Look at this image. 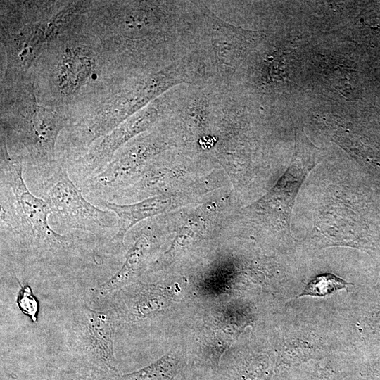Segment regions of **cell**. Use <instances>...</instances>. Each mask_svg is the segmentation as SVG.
I'll return each instance as SVG.
<instances>
[{
  "instance_id": "4",
  "label": "cell",
  "mask_w": 380,
  "mask_h": 380,
  "mask_svg": "<svg viewBox=\"0 0 380 380\" xmlns=\"http://www.w3.org/2000/svg\"><path fill=\"white\" fill-rule=\"evenodd\" d=\"M260 32L234 26L205 6L198 53L209 80L229 84L241 63L261 39Z\"/></svg>"
},
{
  "instance_id": "11",
  "label": "cell",
  "mask_w": 380,
  "mask_h": 380,
  "mask_svg": "<svg viewBox=\"0 0 380 380\" xmlns=\"http://www.w3.org/2000/svg\"><path fill=\"white\" fill-rule=\"evenodd\" d=\"M95 58L87 48L66 50L57 70V84L62 92L70 94L77 90L93 73Z\"/></svg>"
},
{
  "instance_id": "6",
  "label": "cell",
  "mask_w": 380,
  "mask_h": 380,
  "mask_svg": "<svg viewBox=\"0 0 380 380\" xmlns=\"http://www.w3.org/2000/svg\"><path fill=\"white\" fill-rule=\"evenodd\" d=\"M174 104L172 94L168 91L160 99L146 108L107 134L88 152L65 163L71 179L79 186L87 179L99 174L121 149L134 137L148 130L160 118L167 119Z\"/></svg>"
},
{
  "instance_id": "10",
  "label": "cell",
  "mask_w": 380,
  "mask_h": 380,
  "mask_svg": "<svg viewBox=\"0 0 380 380\" xmlns=\"http://www.w3.org/2000/svg\"><path fill=\"white\" fill-rule=\"evenodd\" d=\"M151 239L149 234H142L127 251L121 268L110 279L92 289L91 302L98 308L110 296L128 286L138 277L146 267Z\"/></svg>"
},
{
  "instance_id": "12",
  "label": "cell",
  "mask_w": 380,
  "mask_h": 380,
  "mask_svg": "<svg viewBox=\"0 0 380 380\" xmlns=\"http://www.w3.org/2000/svg\"><path fill=\"white\" fill-rule=\"evenodd\" d=\"M57 380H120L118 372L75 360L58 374Z\"/></svg>"
},
{
  "instance_id": "1",
  "label": "cell",
  "mask_w": 380,
  "mask_h": 380,
  "mask_svg": "<svg viewBox=\"0 0 380 380\" xmlns=\"http://www.w3.org/2000/svg\"><path fill=\"white\" fill-rule=\"evenodd\" d=\"M1 255L20 268L56 274L84 258H94V239L80 233L62 234L49 222L51 209L34 195L24 177L23 161L1 147Z\"/></svg>"
},
{
  "instance_id": "9",
  "label": "cell",
  "mask_w": 380,
  "mask_h": 380,
  "mask_svg": "<svg viewBox=\"0 0 380 380\" xmlns=\"http://www.w3.org/2000/svg\"><path fill=\"white\" fill-rule=\"evenodd\" d=\"M225 201L223 196L217 201L199 202L196 205L194 203L193 207L171 215L175 223L171 230L175 234L169 249L162 257L184 248L204 239L210 232L217 230L224 221L225 211L229 208Z\"/></svg>"
},
{
  "instance_id": "13",
  "label": "cell",
  "mask_w": 380,
  "mask_h": 380,
  "mask_svg": "<svg viewBox=\"0 0 380 380\" xmlns=\"http://www.w3.org/2000/svg\"><path fill=\"white\" fill-rule=\"evenodd\" d=\"M348 284L345 280L333 274H321L313 278L298 296H325L346 288Z\"/></svg>"
},
{
  "instance_id": "3",
  "label": "cell",
  "mask_w": 380,
  "mask_h": 380,
  "mask_svg": "<svg viewBox=\"0 0 380 380\" xmlns=\"http://www.w3.org/2000/svg\"><path fill=\"white\" fill-rule=\"evenodd\" d=\"M51 209V221L61 229H77L98 239L118 229V217L108 210L88 201L82 190L71 179L65 163L37 186Z\"/></svg>"
},
{
  "instance_id": "7",
  "label": "cell",
  "mask_w": 380,
  "mask_h": 380,
  "mask_svg": "<svg viewBox=\"0 0 380 380\" xmlns=\"http://www.w3.org/2000/svg\"><path fill=\"white\" fill-rule=\"evenodd\" d=\"M318 151L303 132L296 133L291 162L277 183L262 198L250 205V212L274 226L289 229L295 198L309 172L315 167Z\"/></svg>"
},
{
  "instance_id": "14",
  "label": "cell",
  "mask_w": 380,
  "mask_h": 380,
  "mask_svg": "<svg viewBox=\"0 0 380 380\" xmlns=\"http://www.w3.org/2000/svg\"><path fill=\"white\" fill-rule=\"evenodd\" d=\"M16 303L20 310L33 322H37L39 312V303L29 284L21 285Z\"/></svg>"
},
{
  "instance_id": "5",
  "label": "cell",
  "mask_w": 380,
  "mask_h": 380,
  "mask_svg": "<svg viewBox=\"0 0 380 380\" xmlns=\"http://www.w3.org/2000/svg\"><path fill=\"white\" fill-rule=\"evenodd\" d=\"M118 320L109 308L87 305L72 309L64 325L65 343L74 360L118 372L114 339Z\"/></svg>"
},
{
  "instance_id": "2",
  "label": "cell",
  "mask_w": 380,
  "mask_h": 380,
  "mask_svg": "<svg viewBox=\"0 0 380 380\" xmlns=\"http://www.w3.org/2000/svg\"><path fill=\"white\" fill-rule=\"evenodd\" d=\"M176 148H179V142L170 127L165 133H151L121 148L99 174L85 181L80 189L95 200L111 201L166 152Z\"/></svg>"
},
{
  "instance_id": "8",
  "label": "cell",
  "mask_w": 380,
  "mask_h": 380,
  "mask_svg": "<svg viewBox=\"0 0 380 380\" xmlns=\"http://www.w3.org/2000/svg\"><path fill=\"white\" fill-rule=\"evenodd\" d=\"M208 192V188L205 183L196 181L171 193L149 197L133 203H118L103 199H96V202L116 215L118 229L111 243L115 247L125 250V236L137 223L182 206L198 203Z\"/></svg>"
}]
</instances>
